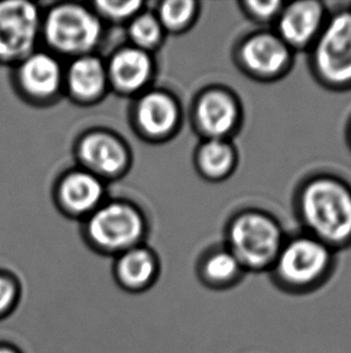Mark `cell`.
<instances>
[{"instance_id":"25","label":"cell","mask_w":351,"mask_h":353,"mask_svg":"<svg viewBox=\"0 0 351 353\" xmlns=\"http://www.w3.org/2000/svg\"><path fill=\"white\" fill-rule=\"evenodd\" d=\"M0 353H21L14 346L8 344H0Z\"/></svg>"},{"instance_id":"18","label":"cell","mask_w":351,"mask_h":353,"mask_svg":"<svg viewBox=\"0 0 351 353\" xmlns=\"http://www.w3.org/2000/svg\"><path fill=\"white\" fill-rule=\"evenodd\" d=\"M103 196V186L96 177L87 172H75L62 186L65 204L77 212L90 210Z\"/></svg>"},{"instance_id":"19","label":"cell","mask_w":351,"mask_h":353,"mask_svg":"<svg viewBox=\"0 0 351 353\" xmlns=\"http://www.w3.org/2000/svg\"><path fill=\"white\" fill-rule=\"evenodd\" d=\"M69 82L76 96L81 98L98 96L104 88V67L95 57H81L72 64Z\"/></svg>"},{"instance_id":"24","label":"cell","mask_w":351,"mask_h":353,"mask_svg":"<svg viewBox=\"0 0 351 353\" xmlns=\"http://www.w3.org/2000/svg\"><path fill=\"white\" fill-rule=\"evenodd\" d=\"M98 8L114 19H128L141 6L140 1H99Z\"/></svg>"},{"instance_id":"4","label":"cell","mask_w":351,"mask_h":353,"mask_svg":"<svg viewBox=\"0 0 351 353\" xmlns=\"http://www.w3.org/2000/svg\"><path fill=\"white\" fill-rule=\"evenodd\" d=\"M309 51L314 77L323 87L333 91L351 88V10L328 16Z\"/></svg>"},{"instance_id":"1","label":"cell","mask_w":351,"mask_h":353,"mask_svg":"<svg viewBox=\"0 0 351 353\" xmlns=\"http://www.w3.org/2000/svg\"><path fill=\"white\" fill-rule=\"evenodd\" d=\"M297 214L307 234L333 251L351 245V186L330 174L304 182L296 199Z\"/></svg>"},{"instance_id":"14","label":"cell","mask_w":351,"mask_h":353,"mask_svg":"<svg viewBox=\"0 0 351 353\" xmlns=\"http://www.w3.org/2000/svg\"><path fill=\"white\" fill-rule=\"evenodd\" d=\"M157 264L152 254L142 248H133L124 253L117 265V276L124 290L141 292L153 283Z\"/></svg>"},{"instance_id":"23","label":"cell","mask_w":351,"mask_h":353,"mask_svg":"<svg viewBox=\"0 0 351 353\" xmlns=\"http://www.w3.org/2000/svg\"><path fill=\"white\" fill-rule=\"evenodd\" d=\"M19 303V288L14 280L0 275V319L9 316Z\"/></svg>"},{"instance_id":"20","label":"cell","mask_w":351,"mask_h":353,"mask_svg":"<svg viewBox=\"0 0 351 353\" xmlns=\"http://www.w3.org/2000/svg\"><path fill=\"white\" fill-rule=\"evenodd\" d=\"M284 4L281 0H246L240 3V8L249 21L267 26L275 23Z\"/></svg>"},{"instance_id":"7","label":"cell","mask_w":351,"mask_h":353,"mask_svg":"<svg viewBox=\"0 0 351 353\" xmlns=\"http://www.w3.org/2000/svg\"><path fill=\"white\" fill-rule=\"evenodd\" d=\"M328 10L318 0L285 3L275 32L294 52L310 50L328 21Z\"/></svg>"},{"instance_id":"10","label":"cell","mask_w":351,"mask_h":353,"mask_svg":"<svg viewBox=\"0 0 351 353\" xmlns=\"http://www.w3.org/2000/svg\"><path fill=\"white\" fill-rule=\"evenodd\" d=\"M90 235L100 246L119 251L133 245L142 233V221L131 208L109 204L98 211L89 225Z\"/></svg>"},{"instance_id":"9","label":"cell","mask_w":351,"mask_h":353,"mask_svg":"<svg viewBox=\"0 0 351 353\" xmlns=\"http://www.w3.org/2000/svg\"><path fill=\"white\" fill-rule=\"evenodd\" d=\"M242 105L233 92L212 88L196 106V119L207 139H231L242 123Z\"/></svg>"},{"instance_id":"11","label":"cell","mask_w":351,"mask_h":353,"mask_svg":"<svg viewBox=\"0 0 351 353\" xmlns=\"http://www.w3.org/2000/svg\"><path fill=\"white\" fill-rule=\"evenodd\" d=\"M198 164L201 172L209 180H225L237 168V148L231 139H207L200 148Z\"/></svg>"},{"instance_id":"8","label":"cell","mask_w":351,"mask_h":353,"mask_svg":"<svg viewBox=\"0 0 351 353\" xmlns=\"http://www.w3.org/2000/svg\"><path fill=\"white\" fill-rule=\"evenodd\" d=\"M36 8L27 1L0 3V58L23 57L38 35Z\"/></svg>"},{"instance_id":"22","label":"cell","mask_w":351,"mask_h":353,"mask_svg":"<svg viewBox=\"0 0 351 353\" xmlns=\"http://www.w3.org/2000/svg\"><path fill=\"white\" fill-rule=\"evenodd\" d=\"M130 35L134 41L142 46L149 48L158 43L162 35V28L157 19L151 14H142L134 21L130 27Z\"/></svg>"},{"instance_id":"6","label":"cell","mask_w":351,"mask_h":353,"mask_svg":"<svg viewBox=\"0 0 351 353\" xmlns=\"http://www.w3.org/2000/svg\"><path fill=\"white\" fill-rule=\"evenodd\" d=\"M48 43L67 53L86 52L94 48L101 33L99 21L77 5H62L48 14L45 27Z\"/></svg>"},{"instance_id":"15","label":"cell","mask_w":351,"mask_h":353,"mask_svg":"<svg viewBox=\"0 0 351 353\" xmlns=\"http://www.w3.org/2000/svg\"><path fill=\"white\" fill-rule=\"evenodd\" d=\"M109 72L117 86L133 91L147 81L152 72V63L142 50L129 48L116 54Z\"/></svg>"},{"instance_id":"16","label":"cell","mask_w":351,"mask_h":353,"mask_svg":"<svg viewBox=\"0 0 351 353\" xmlns=\"http://www.w3.org/2000/svg\"><path fill=\"white\" fill-rule=\"evenodd\" d=\"M21 77L30 93L40 97L51 96L59 86L61 68L51 56L38 53L24 62Z\"/></svg>"},{"instance_id":"21","label":"cell","mask_w":351,"mask_h":353,"mask_svg":"<svg viewBox=\"0 0 351 353\" xmlns=\"http://www.w3.org/2000/svg\"><path fill=\"white\" fill-rule=\"evenodd\" d=\"M196 12V3L190 0H171L162 5L160 17L164 24L171 29L184 28L191 22Z\"/></svg>"},{"instance_id":"3","label":"cell","mask_w":351,"mask_h":353,"mask_svg":"<svg viewBox=\"0 0 351 353\" xmlns=\"http://www.w3.org/2000/svg\"><path fill=\"white\" fill-rule=\"evenodd\" d=\"M334 264V251L312 235L285 240L270 272L275 283L290 293L314 291L326 282Z\"/></svg>"},{"instance_id":"17","label":"cell","mask_w":351,"mask_h":353,"mask_svg":"<svg viewBox=\"0 0 351 353\" xmlns=\"http://www.w3.org/2000/svg\"><path fill=\"white\" fill-rule=\"evenodd\" d=\"M178 117L175 101L162 93L145 97L138 106V121L148 134L162 135L171 132Z\"/></svg>"},{"instance_id":"26","label":"cell","mask_w":351,"mask_h":353,"mask_svg":"<svg viewBox=\"0 0 351 353\" xmlns=\"http://www.w3.org/2000/svg\"><path fill=\"white\" fill-rule=\"evenodd\" d=\"M348 139H349V143H350L351 146V123L349 125V130H348Z\"/></svg>"},{"instance_id":"13","label":"cell","mask_w":351,"mask_h":353,"mask_svg":"<svg viewBox=\"0 0 351 353\" xmlns=\"http://www.w3.org/2000/svg\"><path fill=\"white\" fill-rule=\"evenodd\" d=\"M81 156L90 168L109 175L119 172L127 159L122 143L107 134H92L85 139Z\"/></svg>"},{"instance_id":"2","label":"cell","mask_w":351,"mask_h":353,"mask_svg":"<svg viewBox=\"0 0 351 353\" xmlns=\"http://www.w3.org/2000/svg\"><path fill=\"white\" fill-rule=\"evenodd\" d=\"M226 248L236 256L246 272H266L273 267L285 243L278 220L262 210L248 209L230 220Z\"/></svg>"},{"instance_id":"12","label":"cell","mask_w":351,"mask_h":353,"mask_svg":"<svg viewBox=\"0 0 351 353\" xmlns=\"http://www.w3.org/2000/svg\"><path fill=\"white\" fill-rule=\"evenodd\" d=\"M246 272L242 264L228 248L211 251L200 267L201 280L213 290H228L236 286Z\"/></svg>"},{"instance_id":"5","label":"cell","mask_w":351,"mask_h":353,"mask_svg":"<svg viewBox=\"0 0 351 353\" xmlns=\"http://www.w3.org/2000/svg\"><path fill=\"white\" fill-rule=\"evenodd\" d=\"M294 53L275 30H260L240 41L235 58L248 77L257 81L273 82L289 74Z\"/></svg>"}]
</instances>
